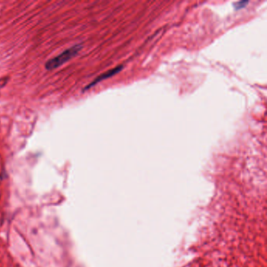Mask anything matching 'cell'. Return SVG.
<instances>
[{"instance_id":"obj_1","label":"cell","mask_w":267,"mask_h":267,"mask_svg":"<svg viewBox=\"0 0 267 267\" xmlns=\"http://www.w3.org/2000/svg\"><path fill=\"white\" fill-rule=\"evenodd\" d=\"M82 47V45L77 44V45L73 46L71 48L67 49L66 51H64V52L61 53L55 58L49 60L46 64V68L47 70H54L55 68H59L64 63H66L67 61L76 56L81 51Z\"/></svg>"},{"instance_id":"obj_2","label":"cell","mask_w":267,"mask_h":267,"mask_svg":"<svg viewBox=\"0 0 267 267\" xmlns=\"http://www.w3.org/2000/svg\"><path fill=\"white\" fill-rule=\"evenodd\" d=\"M122 68H123V67L122 66H118L116 67V68H113V69L109 70V71H107V72L104 73L102 75H99V76L97 77L95 80H94V82H91L90 85H88L85 87V90H88V88H91V87L94 86V85H95L96 84L98 83V82H101L103 80L107 79V78L114 76V75H116L118 72H120V71L122 70Z\"/></svg>"},{"instance_id":"obj_3","label":"cell","mask_w":267,"mask_h":267,"mask_svg":"<svg viewBox=\"0 0 267 267\" xmlns=\"http://www.w3.org/2000/svg\"><path fill=\"white\" fill-rule=\"evenodd\" d=\"M248 4V1H239V2L234 3V9L237 10V11L242 9V8H245Z\"/></svg>"}]
</instances>
